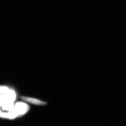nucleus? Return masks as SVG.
Masks as SVG:
<instances>
[{
    "instance_id": "f257e3e1",
    "label": "nucleus",
    "mask_w": 126,
    "mask_h": 126,
    "mask_svg": "<svg viewBox=\"0 0 126 126\" xmlns=\"http://www.w3.org/2000/svg\"><path fill=\"white\" fill-rule=\"evenodd\" d=\"M20 98L23 101L27 102L28 103L37 105V106H45L47 104L46 102L43 101L40 99L30 97L21 96Z\"/></svg>"
}]
</instances>
